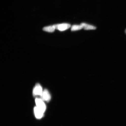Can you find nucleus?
<instances>
[{
  "instance_id": "39448f33",
  "label": "nucleus",
  "mask_w": 126,
  "mask_h": 126,
  "mask_svg": "<svg viewBox=\"0 0 126 126\" xmlns=\"http://www.w3.org/2000/svg\"><path fill=\"white\" fill-rule=\"evenodd\" d=\"M34 112L35 117L37 119H40L43 117L44 112L42 110L35 107L34 108Z\"/></svg>"
},
{
  "instance_id": "20e7f679",
  "label": "nucleus",
  "mask_w": 126,
  "mask_h": 126,
  "mask_svg": "<svg viewBox=\"0 0 126 126\" xmlns=\"http://www.w3.org/2000/svg\"><path fill=\"white\" fill-rule=\"evenodd\" d=\"M44 101L49 102L51 98V95L47 89H45L43 91V93L41 98Z\"/></svg>"
},
{
  "instance_id": "0eeeda50",
  "label": "nucleus",
  "mask_w": 126,
  "mask_h": 126,
  "mask_svg": "<svg viewBox=\"0 0 126 126\" xmlns=\"http://www.w3.org/2000/svg\"><path fill=\"white\" fill-rule=\"evenodd\" d=\"M56 29L54 25L46 27L43 28V30L47 32H53Z\"/></svg>"
},
{
  "instance_id": "f03ea898",
  "label": "nucleus",
  "mask_w": 126,
  "mask_h": 126,
  "mask_svg": "<svg viewBox=\"0 0 126 126\" xmlns=\"http://www.w3.org/2000/svg\"><path fill=\"white\" fill-rule=\"evenodd\" d=\"M36 107L44 113L46 110V106L44 101L41 98H36L35 100Z\"/></svg>"
},
{
  "instance_id": "f257e3e1",
  "label": "nucleus",
  "mask_w": 126,
  "mask_h": 126,
  "mask_svg": "<svg viewBox=\"0 0 126 126\" xmlns=\"http://www.w3.org/2000/svg\"><path fill=\"white\" fill-rule=\"evenodd\" d=\"M43 89L39 83L35 85L33 90V94L34 96H42L43 92Z\"/></svg>"
},
{
  "instance_id": "1a4fd4ad",
  "label": "nucleus",
  "mask_w": 126,
  "mask_h": 126,
  "mask_svg": "<svg viewBox=\"0 0 126 126\" xmlns=\"http://www.w3.org/2000/svg\"><path fill=\"white\" fill-rule=\"evenodd\" d=\"M125 32L126 33V31H125Z\"/></svg>"
},
{
  "instance_id": "423d86ee",
  "label": "nucleus",
  "mask_w": 126,
  "mask_h": 126,
  "mask_svg": "<svg viewBox=\"0 0 126 126\" xmlns=\"http://www.w3.org/2000/svg\"><path fill=\"white\" fill-rule=\"evenodd\" d=\"M80 24L82 26L83 28H84V30H95L96 29L95 27L85 23H81Z\"/></svg>"
},
{
  "instance_id": "7ed1b4c3",
  "label": "nucleus",
  "mask_w": 126,
  "mask_h": 126,
  "mask_svg": "<svg viewBox=\"0 0 126 126\" xmlns=\"http://www.w3.org/2000/svg\"><path fill=\"white\" fill-rule=\"evenodd\" d=\"M56 29L60 31H64L68 29L71 27V25L69 24L62 23L54 25Z\"/></svg>"
},
{
  "instance_id": "6e6552de",
  "label": "nucleus",
  "mask_w": 126,
  "mask_h": 126,
  "mask_svg": "<svg viewBox=\"0 0 126 126\" xmlns=\"http://www.w3.org/2000/svg\"><path fill=\"white\" fill-rule=\"evenodd\" d=\"M83 28V27L81 24L80 25H74L71 28V30L72 31H75L80 30Z\"/></svg>"
}]
</instances>
